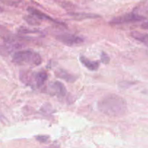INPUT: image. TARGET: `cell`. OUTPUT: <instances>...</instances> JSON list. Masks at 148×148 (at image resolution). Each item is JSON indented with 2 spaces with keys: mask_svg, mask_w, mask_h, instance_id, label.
<instances>
[{
  "mask_svg": "<svg viewBox=\"0 0 148 148\" xmlns=\"http://www.w3.org/2000/svg\"><path fill=\"white\" fill-rule=\"evenodd\" d=\"M98 108L101 113L110 116H121L127 111L125 100L116 94L104 97L98 103Z\"/></svg>",
  "mask_w": 148,
  "mask_h": 148,
  "instance_id": "6da1fadb",
  "label": "cell"
},
{
  "mask_svg": "<svg viewBox=\"0 0 148 148\" xmlns=\"http://www.w3.org/2000/svg\"><path fill=\"white\" fill-rule=\"evenodd\" d=\"M12 61L19 65L38 66L41 64L42 58L39 53L31 50H22L15 52Z\"/></svg>",
  "mask_w": 148,
  "mask_h": 148,
  "instance_id": "7a4b0ae2",
  "label": "cell"
},
{
  "mask_svg": "<svg viewBox=\"0 0 148 148\" xmlns=\"http://www.w3.org/2000/svg\"><path fill=\"white\" fill-rule=\"evenodd\" d=\"M145 19L146 17H144V16L140 15V14H137V13L131 12L124 14V15L119 16V17L113 19L111 21V23L114 25L124 24V23H130L143 21V20H145Z\"/></svg>",
  "mask_w": 148,
  "mask_h": 148,
  "instance_id": "3957f363",
  "label": "cell"
},
{
  "mask_svg": "<svg viewBox=\"0 0 148 148\" xmlns=\"http://www.w3.org/2000/svg\"><path fill=\"white\" fill-rule=\"evenodd\" d=\"M56 39L66 46H75V45L81 44L84 42V39L82 38L71 33H63V34L58 35L56 36Z\"/></svg>",
  "mask_w": 148,
  "mask_h": 148,
  "instance_id": "277c9868",
  "label": "cell"
},
{
  "mask_svg": "<svg viewBox=\"0 0 148 148\" xmlns=\"http://www.w3.org/2000/svg\"><path fill=\"white\" fill-rule=\"evenodd\" d=\"M0 38L4 40L5 43H12V42H19V40H22L23 38L17 37L6 27L0 25Z\"/></svg>",
  "mask_w": 148,
  "mask_h": 148,
  "instance_id": "5b68a950",
  "label": "cell"
},
{
  "mask_svg": "<svg viewBox=\"0 0 148 148\" xmlns=\"http://www.w3.org/2000/svg\"><path fill=\"white\" fill-rule=\"evenodd\" d=\"M49 92L52 95H56L58 96H64L66 93V90L64 85L59 81H56L49 86Z\"/></svg>",
  "mask_w": 148,
  "mask_h": 148,
  "instance_id": "8992f818",
  "label": "cell"
},
{
  "mask_svg": "<svg viewBox=\"0 0 148 148\" xmlns=\"http://www.w3.org/2000/svg\"><path fill=\"white\" fill-rule=\"evenodd\" d=\"M27 11L30 12V14H32V15L36 17L38 19H39L40 20H50V21L56 22L54 20H53V19H52L51 17H49V15L44 14V13L42 12L39 11L38 10H36V8H33V7H29V8L27 9Z\"/></svg>",
  "mask_w": 148,
  "mask_h": 148,
  "instance_id": "52a82bcc",
  "label": "cell"
},
{
  "mask_svg": "<svg viewBox=\"0 0 148 148\" xmlns=\"http://www.w3.org/2000/svg\"><path fill=\"white\" fill-rule=\"evenodd\" d=\"M80 61L84 66H86L88 69L91 71L97 70L98 68L99 67V62H98V61L97 62L96 61L92 62V61H90L88 59H87L85 56H81Z\"/></svg>",
  "mask_w": 148,
  "mask_h": 148,
  "instance_id": "ba28073f",
  "label": "cell"
},
{
  "mask_svg": "<svg viewBox=\"0 0 148 148\" xmlns=\"http://www.w3.org/2000/svg\"><path fill=\"white\" fill-rule=\"evenodd\" d=\"M131 36L134 39L141 42L148 47V34L147 33H143L139 31H132L131 33Z\"/></svg>",
  "mask_w": 148,
  "mask_h": 148,
  "instance_id": "9c48e42d",
  "label": "cell"
},
{
  "mask_svg": "<svg viewBox=\"0 0 148 148\" xmlns=\"http://www.w3.org/2000/svg\"><path fill=\"white\" fill-rule=\"evenodd\" d=\"M56 76L58 77L59 78L62 79H64L65 81L69 82H75L76 77L74 75H71V74L68 73L67 72L64 70H59L56 72Z\"/></svg>",
  "mask_w": 148,
  "mask_h": 148,
  "instance_id": "30bf717a",
  "label": "cell"
},
{
  "mask_svg": "<svg viewBox=\"0 0 148 148\" xmlns=\"http://www.w3.org/2000/svg\"><path fill=\"white\" fill-rule=\"evenodd\" d=\"M48 79V75L46 72H39L37 75L35 77V79H36V85H37L38 87H40L45 83L46 80H47Z\"/></svg>",
  "mask_w": 148,
  "mask_h": 148,
  "instance_id": "8fae6325",
  "label": "cell"
},
{
  "mask_svg": "<svg viewBox=\"0 0 148 148\" xmlns=\"http://www.w3.org/2000/svg\"><path fill=\"white\" fill-rule=\"evenodd\" d=\"M24 20L27 22L28 24L31 25H34V26H37L39 25L40 24V20L38 19L37 17H35V16L32 15H26L24 17Z\"/></svg>",
  "mask_w": 148,
  "mask_h": 148,
  "instance_id": "7c38bea8",
  "label": "cell"
},
{
  "mask_svg": "<svg viewBox=\"0 0 148 148\" xmlns=\"http://www.w3.org/2000/svg\"><path fill=\"white\" fill-rule=\"evenodd\" d=\"M20 79L24 83L30 85V82H32L31 74L28 73V72H22L21 75H20Z\"/></svg>",
  "mask_w": 148,
  "mask_h": 148,
  "instance_id": "4fadbf2b",
  "label": "cell"
},
{
  "mask_svg": "<svg viewBox=\"0 0 148 148\" xmlns=\"http://www.w3.org/2000/svg\"><path fill=\"white\" fill-rule=\"evenodd\" d=\"M72 15L73 17H77L78 19H85V18H95V17H98V16L95 15V14H79V13H77V14H75V13H73L72 14Z\"/></svg>",
  "mask_w": 148,
  "mask_h": 148,
  "instance_id": "5bb4252c",
  "label": "cell"
},
{
  "mask_svg": "<svg viewBox=\"0 0 148 148\" xmlns=\"http://www.w3.org/2000/svg\"><path fill=\"white\" fill-rule=\"evenodd\" d=\"M18 33L20 34H28V33H38V30H30L29 28L25 27H21L18 29Z\"/></svg>",
  "mask_w": 148,
  "mask_h": 148,
  "instance_id": "9a60e30c",
  "label": "cell"
},
{
  "mask_svg": "<svg viewBox=\"0 0 148 148\" xmlns=\"http://www.w3.org/2000/svg\"><path fill=\"white\" fill-rule=\"evenodd\" d=\"M101 62H102L103 63L108 64V62H109V57H108V56L105 53V52H102V53H101Z\"/></svg>",
  "mask_w": 148,
  "mask_h": 148,
  "instance_id": "2e32d148",
  "label": "cell"
},
{
  "mask_svg": "<svg viewBox=\"0 0 148 148\" xmlns=\"http://www.w3.org/2000/svg\"><path fill=\"white\" fill-rule=\"evenodd\" d=\"M36 140H38L40 143H46L48 140H49V137L48 136H45V135H39L36 137Z\"/></svg>",
  "mask_w": 148,
  "mask_h": 148,
  "instance_id": "e0dca14e",
  "label": "cell"
},
{
  "mask_svg": "<svg viewBox=\"0 0 148 148\" xmlns=\"http://www.w3.org/2000/svg\"><path fill=\"white\" fill-rule=\"evenodd\" d=\"M141 27L143 29H145V30H148V21L143 23V24L141 25Z\"/></svg>",
  "mask_w": 148,
  "mask_h": 148,
  "instance_id": "ac0fdd59",
  "label": "cell"
},
{
  "mask_svg": "<svg viewBox=\"0 0 148 148\" xmlns=\"http://www.w3.org/2000/svg\"><path fill=\"white\" fill-rule=\"evenodd\" d=\"M3 12V9L1 8V7H0V13H1V12Z\"/></svg>",
  "mask_w": 148,
  "mask_h": 148,
  "instance_id": "d6986e66",
  "label": "cell"
}]
</instances>
